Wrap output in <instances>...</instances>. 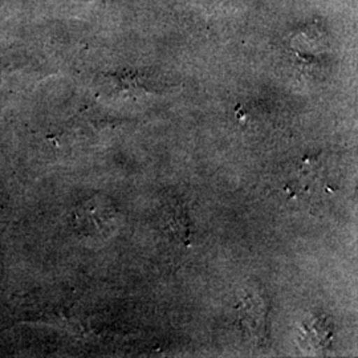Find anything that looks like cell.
<instances>
[{
    "label": "cell",
    "instance_id": "1",
    "mask_svg": "<svg viewBox=\"0 0 358 358\" xmlns=\"http://www.w3.org/2000/svg\"><path fill=\"white\" fill-rule=\"evenodd\" d=\"M110 208L103 206L97 201H90L85 206L80 207L76 213V224L85 234H100L108 231L110 223Z\"/></svg>",
    "mask_w": 358,
    "mask_h": 358
}]
</instances>
